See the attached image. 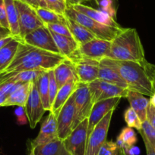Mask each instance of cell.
Here are the masks:
<instances>
[{
    "label": "cell",
    "instance_id": "6da1fadb",
    "mask_svg": "<svg viewBox=\"0 0 155 155\" xmlns=\"http://www.w3.org/2000/svg\"><path fill=\"white\" fill-rule=\"evenodd\" d=\"M65 58L59 54L40 49L21 41L10 64L0 73L7 77L25 71H52Z\"/></svg>",
    "mask_w": 155,
    "mask_h": 155
},
{
    "label": "cell",
    "instance_id": "7a4b0ae2",
    "mask_svg": "<svg viewBox=\"0 0 155 155\" xmlns=\"http://www.w3.org/2000/svg\"><path fill=\"white\" fill-rule=\"evenodd\" d=\"M113 66L128 85L129 90L151 96L155 92V65L144 62L111 59Z\"/></svg>",
    "mask_w": 155,
    "mask_h": 155
},
{
    "label": "cell",
    "instance_id": "3957f363",
    "mask_svg": "<svg viewBox=\"0 0 155 155\" xmlns=\"http://www.w3.org/2000/svg\"><path fill=\"white\" fill-rule=\"evenodd\" d=\"M109 58L126 61H145L144 47L135 28H124L111 41Z\"/></svg>",
    "mask_w": 155,
    "mask_h": 155
},
{
    "label": "cell",
    "instance_id": "277c9868",
    "mask_svg": "<svg viewBox=\"0 0 155 155\" xmlns=\"http://www.w3.org/2000/svg\"><path fill=\"white\" fill-rule=\"evenodd\" d=\"M65 15L85 27L97 38L110 41V42L124 29L122 27L115 28V27H109V26L100 24L94 20L91 19L87 15L76 11L69 4H68V6H67Z\"/></svg>",
    "mask_w": 155,
    "mask_h": 155
},
{
    "label": "cell",
    "instance_id": "5b68a950",
    "mask_svg": "<svg viewBox=\"0 0 155 155\" xmlns=\"http://www.w3.org/2000/svg\"><path fill=\"white\" fill-rule=\"evenodd\" d=\"M15 2L18 12L20 38L22 40L26 35L45 24L40 19L33 8L21 0H15Z\"/></svg>",
    "mask_w": 155,
    "mask_h": 155
},
{
    "label": "cell",
    "instance_id": "8992f818",
    "mask_svg": "<svg viewBox=\"0 0 155 155\" xmlns=\"http://www.w3.org/2000/svg\"><path fill=\"white\" fill-rule=\"evenodd\" d=\"M115 110H112L97 124L87 139L85 155H98L106 141L109 125Z\"/></svg>",
    "mask_w": 155,
    "mask_h": 155
},
{
    "label": "cell",
    "instance_id": "52a82bcc",
    "mask_svg": "<svg viewBox=\"0 0 155 155\" xmlns=\"http://www.w3.org/2000/svg\"><path fill=\"white\" fill-rule=\"evenodd\" d=\"M74 95V118L72 130L81 122L88 119L91 114L94 104L92 103L88 84L79 83Z\"/></svg>",
    "mask_w": 155,
    "mask_h": 155
},
{
    "label": "cell",
    "instance_id": "ba28073f",
    "mask_svg": "<svg viewBox=\"0 0 155 155\" xmlns=\"http://www.w3.org/2000/svg\"><path fill=\"white\" fill-rule=\"evenodd\" d=\"M88 88H89L93 104L109 98H117V97L126 98L128 92L129 91V89H123L119 86L106 83L98 79L89 83Z\"/></svg>",
    "mask_w": 155,
    "mask_h": 155
},
{
    "label": "cell",
    "instance_id": "9c48e42d",
    "mask_svg": "<svg viewBox=\"0 0 155 155\" xmlns=\"http://www.w3.org/2000/svg\"><path fill=\"white\" fill-rule=\"evenodd\" d=\"M68 59L74 64L79 83L89 84L98 79L99 61L81 57L77 53Z\"/></svg>",
    "mask_w": 155,
    "mask_h": 155
},
{
    "label": "cell",
    "instance_id": "30bf717a",
    "mask_svg": "<svg viewBox=\"0 0 155 155\" xmlns=\"http://www.w3.org/2000/svg\"><path fill=\"white\" fill-rule=\"evenodd\" d=\"M88 119L84 120L73 129L63 141L65 148L71 155H85L88 139Z\"/></svg>",
    "mask_w": 155,
    "mask_h": 155
},
{
    "label": "cell",
    "instance_id": "8fae6325",
    "mask_svg": "<svg viewBox=\"0 0 155 155\" xmlns=\"http://www.w3.org/2000/svg\"><path fill=\"white\" fill-rule=\"evenodd\" d=\"M24 110L30 128L34 129L46 112L38 92L36 80L31 82V86L28 98L24 105Z\"/></svg>",
    "mask_w": 155,
    "mask_h": 155
},
{
    "label": "cell",
    "instance_id": "7c38bea8",
    "mask_svg": "<svg viewBox=\"0 0 155 155\" xmlns=\"http://www.w3.org/2000/svg\"><path fill=\"white\" fill-rule=\"evenodd\" d=\"M22 41L27 45L36 47L40 49L59 54V51L51 33L46 25L29 33L23 38Z\"/></svg>",
    "mask_w": 155,
    "mask_h": 155
},
{
    "label": "cell",
    "instance_id": "4fadbf2b",
    "mask_svg": "<svg viewBox=\"0 0 155 155\" xmlns=\"http://www.w3.org/2000/svg\"><path fill=\"white\" fill-rule=\"evenodd\" d=\"M110 47V41L94 38L92 40L79 45L76 53L81 57L94 59L100 61L104 58H109Z\"/></svg>",
    "mask_w": 155,
    "mask_h": 155
},
{
    "label": "cell",
    "instance_id": "5bb4252c",
    "mask_svg": "<svg viewBox=\"0 0 155 155\" xmlns=\"http://www.w3.org/2000/svg\"><path fill=\"white\" fill-rule=\"evenodd\" d=\"M74 118V95L73 94L56 117L58 137L64 141L72 131V124Z\"/></svg>",
    "mask_w": 155,
    "mask_h": 155
},
{
    "label": "cell",
    "instance_id": "9a60e30c",
    "mask_svg": "<svg viewBox=\"0 0 155 155\" xmlns=\"http://www.w3.org/2000/svg\"><path fill=\"white\" fill-rule=\"evenodd\" d=\"M122 98H109V99L103 100L98 101L93 105L88 119V137L92 133L94 127L97 125L99 122L109 113L110 110H115L118 104L119 103Z\"/></svg>",
    "mask_w": 155,
    "mask_h": 155
},
{
    "label": "cell",
    "instance_id": "2e32d148",
    "mask_svg": "<svg viewBox=\"0 0 155 155\" xmlns=\"http://www.w3.org/2000/svg\"><path fill=\"white\" fill-rule=\"evenodd\" d=\"M59 139L57 132V120L52 112H50L41 124L38 136L30 142V148L45 145L53 140Z\"/></svg>",
    "mask_w": 155,
    "mask_h": 155
},
{
    "label": "cell",
    "instance_id": "e0dca14e",
    "mask_svg": "<svg viewBox=\"0 0 155 155\" xmlns=\"http://www.w3.org/2000/svg\"><path fill=\"white\" fill-rule=\"evenodd\" d=\"M98 80L115 85L123 89H129L128 85L122 78L116 68L113 66L111 58H104L100 61Z\"/></svg>",
    "mask_w": 155,
    "mask_h": 155
},
{
    "label": "cell",
    "instance_id": "ac0fdd59",
    "mask_svg": "<svg viewBox=\"0 0 155 155\" xmlns=\"http://www.w3.org/2000/svg\"><path fill=\"white\" fill-rule=\"evenodd\" d=\"M53 73L59 89L70 81L79 83L74 64L66 58L53 69Z\"/></svg>",
    "mask_w": 155,
    "mask_h": 155
},
{
    "label": "cell",
    "instance_id": "d6986e66",
    "mask_svg": "<svg viewBox=\"0 0 155 155\" xmlns=\"http://www.w3.org/2000/svg\"><path fill=\"white\" fill-rule=\"evenodd\" d=\"M71 7L75 9L78 12L87 15L88 17L91 18V19L94 20L97 22L103 25L109 26V27H115V28H122L121 26L116 22L114 18H112L110 15L106 12L102 10H97V9L91 8L90 6L85 5L84 4H78L71 5Z\"/></svg>",
    "mask_w": 155,
    "mask_h": 155
},
{
    "label": "cell",
    "instance_id": "ffe728a7",
    "mask_svg": "<svg viewBox=\"0 0 155 155\" xmlns=\"http://www.w3.org/2000/svg\"><path fill=\"white\" fill-rule=\"evenodd\" d=\"M79 83L75 81H70L59 88L56 94V98L52 104L51 110L50 112H52L56 117L59 114L61 108L63 107L68 98L74 94L78 86Z\"/></svg>",
    "mask_w": 155,
    "mask_h": 155
},
{
    "label": "cell",
    "instance_id": "44dd1931",
    "mask_svg": "<svg viewBox=\"0 0 155 155\" xmlns=\"http://www.w3.org/2000/svg\"><path fill=\"white\" fill-rule=\"evenodd\" d=\"M129 101L130 107H132L138 114L141 122L147 120V109L150 101L139 92L129 90L126 97Z\"/></svg>",
    "mask_w": 155,
    "mask_h": 155
},
{
    "label": "cell",
    "instance_id": "7402d4cb",
    "mask_svg": "<svg viewBox=\"0 0 155 155\" xmlns=\"http://www.w3.org/2000/svg\"><path fill=\"white\" fill-rule=\"evenodd\" d=\"M50 33L61 55L68 58L77 52L79 48V44L73 38L56 34L51 31Z\"/></svg>",
    "mask_w": 155,
    "mask_h": 155
},
{
    "label": "cell",
    "instance_id": "603a6c76",
    "mask_svg": "<svg viewBox=\"0 0 155 155\" xmlns=\"http://www.w3.org/2000/svg\"><path fill=\"white\" fill-rule=\"evenodd\" d=\"M65 24L68 27L70 33H71L72 38L80 45L86 43L89 41L92 40L94 38H97L91 32L87 30L85 27L78 24L71 18H68L65 15Z\"/></svg>",
    "mask_w": 155,
    "mask_h": 155
},
{
    "label": "cell",
    "instance_id": "cb8c5ba5",
    "mask_svg": "<svg viewBox=\"0 0 155 155\" xmlns=\"http://www.w3.org/2000/svg\"><path fill=\"white\" fill-rule=\"evenodd\" d=\"M32 82V81H31ZM31 82L21 84L17 89H15L10 95L7 98L3 104L2 107L8 106H18V107H24L28 98L30 92Z\"/></svg>",
    "mask_w": 155,
    "mask_h": 155
},
{
    "label": "cell",
    "instance_id": "d4e9b609",
    "mask_svg": "<svg viewBox=\"0 0 155 155\" xmlns=\"http://www.w3.org/2000/svg\"><path fill=\"white\" fill-rule=\"evenodd\" d=\"M31 148L34 150L35 155H71L65 148L63 141L59 139Z\"/></svg>",
    "mask_w": 155,
    "mask_h": 155
},
{
    "label": "cell",
    "instance_id": "484cf974",
    "mask_svg": "<svg viewBox=\"0 0 155 155\" xmlns=\"http://www.w3.org/2000/svg\"><path fill=\"white\" fill-rule=\"evenodd\" d=\"M21 41V39L14 38L0 49V73L5 70L13 60Z\"/></svg>",
    "mask_w": 155,
    "mask_h": 155
},
{
    "label": "cell",
    "instance_id": "4316f807",
    "mask_svg": "<svg viewBox=\"0 0 155 155\" xmlns=\"http://www.w3.org/2000/svg\"><path fill=\"white\" fill-rule=\"evenodd\" d=\"M6 8V15L9 23V30L12 36L15 38H20L19 21H18V12L15 5V0H5Z\"/></svg>",
    "mask_w": 155,
    "mask_h": 155
},
{
    "label": "cell",
    "instance_id": "83f0119b",
    "mask_svg": "<svg viewBox=\"0 0 155 155\" xmlns=\"http://www.w3.org/2000/svg\"><path fill=\"white\" fill-rule=\"evenodd\" d=\"M45 71H25L7 77L0 76V84L5 83H28L37 80L40 76Z\"/></svg>",
    "mask_w": 155,
    "mask_h": 155
},
{
    "label": "cell",
    "instance_id": "f1b7e54d",
    "mask_svg": "<svg viewBox=\"0 0 155 155\" xmlns=\"http://www.w3.org/2000/svg\"><path fill=\"white\" fill-rule=\"evenodd\" d=\"M49 71L43 73L39 78L36 80L37 89L42 101L43 106L46 111H50L51 106L50 103V95H49Z\"/></svg>",
    "mask_w": 155,
    "mask_h": 155
},
{
    "label": "cell",
    "instance_id": "f546056e",
    "mask_svg": "<svg viewBox=\"0 0 155 155\" xmlns=\"http://www.w3.org/2000/svg\"><path fill=\"white\" fill-rule=\"evenodd\" d=\"M137 142V136L132 128L129 127H124L117 137L116 144L120 148L126 149H132Z\"/></svg>",
    "mask_w": 155,
    "mask_h": 155
},
{
    "label": "cell",
    "instance_id": "4dcf8cb0",
    "mask_svg": "<svg viewBox=\"0 0 155 155\" xmlns=\"http://www.w3.org/2000/svg\"><path fill=\"white\" fill-rule=\"evenodd\" d=\"M35 11L45 25L49 24H65V15H61L50 9L44 8H38Z\"/></svg>",
    "mask_w": 155,
    "mask_h": 155
},
{
    "label": "cell",
    "instance_id": "1f68e13d",
    "mask_svg": "<svg viewBox=\"0 0 155 155\" xmlns=\"http://www.w3.org/2000/svg\"><path fill=\"white\" fill-rule=\"evenodd\" d=\"M124 120L128 127L130 128H135L138 131L142 128V122L132 107H129L126 110L124 113Z\"/></svg>",
    "mask_w": 155,
    "mask_h": 155
},
{
    "label": "cell",
    "instance_id": "d6a6232c",
    "mask_svg": "<svg viewBox=\"0 0 155 155\" xmlns=\"http://www.w3.org/2000/svg\"><path fill=\"white\" fill-rule=\"evenodd\" d=\"M22 83H5L0 84V107H2L3 104L8 97L18 89Z\"/></svg>",
    "mask_w": 155,
    "mask_h": 155
},
{
    "label": "cell",
    "instance_id": "836d02e7",
    "mask_svg": "<svg viewBox=\"0 0 155 155\" xmlns=\"http://www.w3.org/2000/svg\"><path fill=\"white\" fill-rule=\"evenodd\" d=\"M98 155H123V148L117 145L113 141H106Z\"/></svg>",
    "mask_w": 155,
    "mask_h": 155
},
{
    "label": "cell",
    "instance_id": "e575fe53",
    "mask_svg": "<svg viewBox=\"0 0 155 155\" xmlns=\"http://www.w3.org/2000/svg\"><path fill=\"white\" fill-rule=\"evenodd\" d=\"M47 8L61 15H65L68 6L66 0H46Z\"/></svg>",
    "mask_w": 155,
    "mask_h": 155
},
{
    "label": "cell",
    "instance_id": "d590c367",
    "mask_svg": "<svg viewBox=\"0 0 155 155\" xmlns=\"http://www.w3.org/2000/svg\"><path fill=\"white\" fill-rule=\"evenodd\" d=\"M141 131L142 132L147 140L150 142L151 146L155 149V130L147 120L142 123V128Z\"/></svg>",
    "mask_w": 155,
    "mask_h": 155
},
{
    "label": "cell",
    "instance_id": "8d00e7d4",
    "mask_svg": "<svg viewBox=\"0 0 155 155\" xmlns=\"http://www.w3.org/2000/svg\"><path fill=\"white\" fill-rule=\"evenodd\" d=\"M49 95H50V106L52 107L53 101L56 98V94H57L59 88H58L57 83H56V79H55L53 70L49 71Z\"/></svg>",
    "mask_w": 155,
    "mask_h": 155
},
{
    "label": "cell",
    "instance_id": "74e56055",
    "mask_svg": "<svg viewBox=\"0 0 155 155\" xmlns=\"http://www.w3.org/2000/svg\"><path fill=\"white\" fill-rule=\"evenodd\" d=\"M46 27L53 33L72 38V36L65 24H46Z\"/></svg>",
    "mask_w": 155,
    "mask_h": 155
},
{
    "label": "cell",
    "instance_id": "f35d334b",
    "mask_svg": "<svg viewBox=\"0 0 155 155\" xmlns=\"http://www.w3.org/2000/svg\"><path fill=\"white\" fill-rule=\"evenodd\" d=\"M0 26L9 30L5 0H0Z\"/></svg>",
    "mask_w": 155,
    "mask_h": 155
},
{
    "label": "cell",
    "instance_id": "ab89813d",
    "mask_svg": "<svg viewBox=\"0 0 155 155\" xmlns=\"http://www.w3.org/2000/svg\"><path fill=\"white\" fill-rule=\"evenodd\" d=\"M15 116L17 118V123L19 125H25L28 120H27V117L26 116L25 110H24V107H18L15 110Z\"/></svg>",
    "mask_w": 155,
    "mask_h": 155
},
{
    "label": "cell",
    "instance_id": "60d3db41",
    "mask_svg": "<svg viewBox=\"0 0 155 155\" xmlns=\"http://www.w3.org/2000/svg\"><path fill=\"white\" fill-rule=\"evenodd\" d=\"M147 120L155 130V107L149 103L147 109Z\"/></svg>",
    "mask_w": 155,
    "mask_h": 155
},
{
    "label": "cell",
    "instance_id": "b9f144b4",
    "mask_svg": "<svg viewBox=\"0 0 155 155\" xmlns=\"http://www.w3.org/2000/svg\"><path fill=\"white\" fill-rule=\"evenodd\" d=\"M138 133H139L140 135H141V138H142L143 139V142H144V146H145V149H146V154H147V155H155V149L151 146L150 142L147 140V139H146L145 136H144L142 132H141V130H139Z\"/></svg>",
    "mask_w": 155,
    "mask_h": 155
},
{
    "label": "cell",
    "instance_id": "7bdbcfd3",
    "mask_svg": "<svg viewBox=\"0 0 155 155\" xmlns=\"http://www.w3.org/2000/svg\"><path fill=\"white\" fill-rule=\"evenodd\" d=\"M12 36V33H11L10 30L0 26V39H4V38H6L8 37V36Z\"/></svg>",
    "mask_w": 155,
    "mask_h": 155
},
{
    "label": "cell",
    "instance_id": "ee69618b",
    "mask_svg": "<svg viewBox=\"0 0 155 155\" xmlns=\"http://www.w3.org/2000/svg\"><path fill=\"white\" fill-rule=\"evenodd\" d=\"M14 38H15L14 36H8V37L6 38H4V39H0V49H1L2 48H3L5 45H7L9 42H11Z\"/></svg>",
    "mask_w": 155,
    "mask_h": 155
},
{
    "label": "cell",
    "instance_id": "f6af8a7d",
    "mask_svg": "<svg viewBox=\"0 0 155 155\" xmlns=\"http://www.w3.org/2000/svg\"><path fill=\"white\" fill-rule=\"evenodd\" d=\"M21 1H23L24 2H25V3H27V5H29L30 6H31V7L33 8L34 9H36V8H40L36 0H21Z\"/></svg>",
    "mask_w": 155,
    "mask_h": 155
},
{
    "label": "cell",
    "instance_id": "bcb514c9",
    "mask_svg": "<svg viewBox=\"0 0 155 155\" xmlns=\"http://www.w3.org/2000/svg\"><path fill=\"white\" fill-rule=\"evenodd\" d=\"M68 4L71 5H78V4H84V2L88 1H91V0H66Z\"/></svg>",
    "mask_w": 155,
    "mask_h": 155
},
{
    "label": "cell",
    "instance_id": "7dc6e473",
    "mask_svg": "<svg viewBox=\"0 0 155 155\" xmlns=\"http://www.w3.org/2000/svg\"><path fill=\"white\" fill-rule=\"evenodd\" d=\"M36 1L40 8H47V4L46 2V0H36Z\"/></svg>",
    "mask_w": 155,
    "mask_h": 155
},
{
    "label": "cell",
    "instance_id": "c3c4849f",
    "mask_svg": "<svg viewBox=\"0 0 155 155\" xmlns=\"http://www.w3.org/2000/svg\"><path fill=\"white\" fill-rule=\"evenodd\" d=\"M149 101H150V104H152L153 107H155V92H153V95L150 96V98L149 99Z\"/></svg>",
    "mask_w": 155,
    "mask_h": 155
},
{
    "label": "cell",
    "instance_id": "681fc988",
    "mask_svg": "<svg viewBox=\"0 0 155 155\" xmlns=\"http://www.w3.org/2000/svg\"><path fill=\"white\" fill-rule=\"evenodd\" d=\"M110 1L112 2V4H113V6L115 8V10H117V8H118V5H119L118 0H110Z\"/></svg>",
    "mask_w": 155,
    "mask_h": 155
},
{
    "label": "cell",
    "instance_id": "f907efd6",
    "mask_svg": "<svg viewBox=\"0 0 155 155\" xmlns=\"http://www.w3.org/2000/svg\"><path fill=\"white\" fill-rule=\"evenodd\" d=\"M124 152L125 155H135L132 151H131V150L129 149H126V148H124Z\"/></svg>",
    "mask_w": 155,
    "mask_h": 155
},
{
    "label": "cell",
    "instance_id": "816d5d0a",
    "mask_svg": "<svg viewBox=\"0 0 155 155\" xmlns=\"http://www.w3.org/2000/svg\"><path fill=\"white\" fill-rule=\"evenodd\" d=\"M94 2L97 5L100 6V3H101V2L103 1V0H94Z\"/></svg>",
    "mask_w": 155,
    "mask_h": 155
},
{
    "label": "cell",
    "instance_id": "f5cc1de1",
    "mask_svg": "<svg viewBox=\"0 0 155 155\" xmlns=\"http://www.w3.org/2000/svg\"><path fill=\"white\" fill-rule=\"evenodd\" d=\"M29 155H35L34 154V150H33V148H30V154H29Z\"/></svg>",
    "mask_w": 155,
    "mask_h": 155
},
{
    "label": "cell",
    "instance_id": "db71d44e",
    "mask_svg": "<svg viewBox=\"0 0 155 155\" xmlns=\"http://www.w3.org/2000/svg\"><path fill=\"white\" fill-rule=\"evenodd\" d=\"M123 155H125V152H124V148H123Z\"/></svg>",
    "mask_w": 155,
    "mask_h": 155
}]
</instances>
